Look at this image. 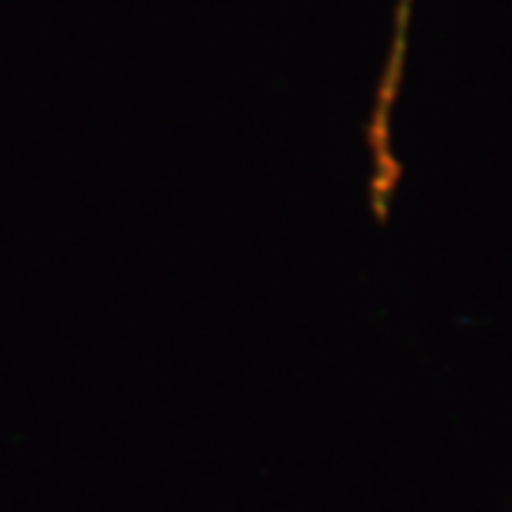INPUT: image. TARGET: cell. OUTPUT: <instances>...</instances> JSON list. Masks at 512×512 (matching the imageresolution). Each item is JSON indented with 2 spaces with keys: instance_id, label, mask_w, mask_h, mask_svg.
Listing matches in <instances>:
<instances>
[{
  "instance_id": "6da1fadb",
  "label": "cell",
  "mask_w": 512,
  "mask_h": 512,
  "mask_svg": "<svg viewBox=\"0 0 512 512\" xmlns=\"http://www.w3.org/2000/svg\"><path fill=\"white\" fill-rule=\"evenodd\" d=\"M410 18H413V0H396L393 12V37L387 49L382 83L376 89V106L367 126V148L373 157V177H370V208L384 222L390 214V202L402 180V165L393 154V109L399 103L404 80V63H407V40H410Z\"/></svg>"
}]
</instances>
